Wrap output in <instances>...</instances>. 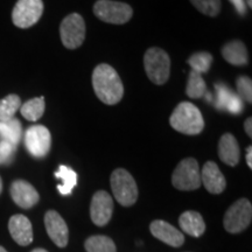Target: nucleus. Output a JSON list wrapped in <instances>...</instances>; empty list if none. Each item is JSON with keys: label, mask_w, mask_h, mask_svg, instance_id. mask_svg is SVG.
I'll return each mask as SVG.
<instances>
[{"label": "nucleus", "mask_w": 252, "mask_h": 252, "mask_svg": "<svg viewBox=\"0 0 252 252\" xmlns=\"http://www.w3.org/2000/svg\"><path fill=\"white\" fill-rule=\"evenodd\" d=\"M225 110L228 112L232 113V115H239V113H242V111H243V102H242V99L239 98L237 94H234L231 99L229 100Z\"/></svg>", "instance_id": "nucleus-31"}, {"label": "nucleus", "mask_w": 252, "mask_h": 252, "mask_svg": "<svg viewBox=\"0 0 252 252\" xmlns=\"http://www.w3.org/2000/svg\"><path fill=\"white\" fill-rule=\"evenodd\" d=\"M172 184L179 190H195L200 187V166L194 158H186L179 162L172 174Z\"/></svg>", "instance_id": "nucleus-5"}, {"label": "nucleus", "mask_w": 252, "mask_h": 252, "mask_svg": "<svg viewBox=\"0 0 252 252\" xmlns=\"http://www.w3.org/2000/svg\"><path fill=\"white\" fill-rule=\"evenodd\" d=\"M198 12L208 17H216L220 11V0H190Z\"/></svg>", "instance_id": "nucleus-27"}, {"label": "nucleus", "mask_w": 252, "mask_h": 252, "mask_svg": "<svg viewBox=\"0 0 252 252\" xmlns=\"http://www.w3.org/2000/svg\"><path fill=\"white\" fill-rule=\"evenodd\" d=\"M17 146L7 143V141H0V165H7L13 160Z\"/></svg>", "instance_id": "nucleus-30"}, {"label": "nucleus", "mask_w": 252, "mask_h": 252, "mask_svg": "<svg viewBox=\"0 0 252 252\" xmlns=\"http://www.w3.org/2000/svg\"><path fill=\"white\" fill-rule=\"evenodd\" d=\"M31 252H48V251L45 250V249H34V250Z\"/></svg>", "instance_id": "nucleus-35"}, {"label": "nucleus", "mask_w": 252, "mask_h": 252, "mask_svg": "<svg viewBox=\"0 0 252 252\" xmlns=\"http://www.w3.org/2000/svg\"><path fill=\"white\" fill-rule=\"evenodd\" d=\"M11 196L15 204L24 209H30L39 202L40 196L36 189L30 182L25 180H15L11 186Z\"/></svg>", "instance_id": "nucleus-13"}, {"label": "nucleus", "mask_w": 252, "mask_h": 252, "mask_svg": "<svg viewBox=\"0 0 252 252\" xmlns=\"http://www.w3.org/2000/svg\"><path fill=\"white\" fill-rule=\"evenodd\" d=\"M113 201L111 195L104 190L94 193L91 200L90 216L93 222L98 226L108 224L112 217Z\"/></svg>", "instance_id": "nucleus-11"}, {"label": "nucleus", "mask_w": 252, "mask_h": 252, "mask_svg": "<svg viewBox=\"0 0 252 252\" xmlns=\"http://www.w3.org/2000/svg\"><path fill=\"white\" fill-rule=\"evenodd\" d=\"M25 146L34 158H45L52 147V135L46 126L33 125L25 133Z\"/></svg>", "instance_id": "nucleus-9"}, {"label": "nucleus", "mask_w": 252, "mask_h": 252, "mask_svg": "<svg viewBox=\"0 0 252 252\" xmlns=\"http://www.w3.org/2000/svg\"><path fill=\"white\" fill-rule=\"evenodd\" d=\"M169 123L175 131L188 135L200 134L204 128L202 113L189 102H182L176 106L169 118Z\"/></svg>", "instance_id": "nucleus-2"}, {"label": "nucleus", "mask_w": 252, "mask_h": 252, "mask_svg": "<svg viewBox=\"0 0 252 252\" xmlns=\"http://www.w3.org/2000/svg\"><path fill=\"white\" fill-rule=\"evenodd\" d=\"M87 252H116V245L115 242L108 236L96 235L91 236L86 241Z\"/></svg>", "instance_id": "nucleus-23"}, {"label": "nucleus", "mask_w": 252, "mask_h": 252, "mask_svg": "<svg viewBox=\"0 0 252 252\" xmlns=\"http://www.w3.org/2000/svg\"><path fill=\"white\" fill-rule=\"evenodd\" d=\"M23 137V126L18 119L12 118L9 121L0 122V138L1 140L18 146Z\"/></svg>", "instance_id": "nucleus-20"}, {"label": "nucleus", "mask_w": 252, "mask_h": 252, "mask_svg": "<svg viewBox=\"0 0 252 252\" xmlns=\"http://www.w3.org/2000/svg\"><path fill=\"white\" fill-rule=\"evenodd\" d=\"M45 226L49 238L59 248L67 247L69 239V230L67 223L55 210H49L45 215Z\"/></svg>", "instance_id": "nucleus-12"}, {"label": "nucleus", "mask_w": 252, "mask_h": 252, "mask_svg": "<svg viewBox=\"0 0 252 252\" xmlns=\"http://www.w3.org/2000/svg\"><path fill=\"white\" fill-rule=\"evenodd\" d=\"M60 36L63 46L68 49H76L86 39V23L82 15L71 13L60 25Z\"/></svg>", "instance_id": "nucleus-7"}, {"label": "nucleus", "mask_w": 252, "mask_h": 252, "mask_svg": "<svg viewBox=\"0 0 252 252\" xmlns=\"http://www.w3.org/2000/svg\"><path fill=\"white\" fill-rule=\"evenodd\" d=\"M237 86V96L241 99H244L249 104L252 103V82L251 78L247 76H239L236 82Z\"/></svg>", "instance_id": "nucleus-29"}, {"label": "nucleus", "mask_w": 252, "mask_h": 252, "mask_svg": "<svg viewBox=\"0 0 252 252\" xmlns=\"http://www.w3.org/2000/svg\"><path fill=\"white\" fill-rule=\"evenodd\" d=\"M8 230L12 238L21 247H26L33 242V228L31 220L25 215H14L9 219Z\"/></svg>", "instance_id": "nucleus-15"}, {"label": "nucleus", "mask_w": 252, "mask_h": 252, "mask_svg": "<svg viewBox=\"0 0 252 252\" xmlns=\"http://www.w3.org/2000/svg\"><path fill=\"white\" fill-rule=\"evenodd\" d=\"M230 1H231V4L235 6L236 11H237L239 14H245V12H247V6H245L244 0H230Z\"/></svg>", "instance_id": "nucleus-32"}, {"label": "nucleus", "mask_w": 252, "mask_h": 252, "mask_svg": "<svg viewBox=\"0 0 252 252\" xmlns=\"http://www.w3.org/2000/svg\"><path fill=\"white\" fill-rule=\"evenodd\" d=\"M215 93L216 97L214 99V104H215V108L217 110H225L226 105H228L229 100L231 99L232 93L228 87H225L224 84H215Z\"/></svg>", "instance_id": "nucleus-28"}, {"label": "nucleus", "mask_w": 252, "mask_h": 252, "mask_svg": "<svg viewBox=\"0 0 252 252\" xmlns=\"http://www.w3.org/2000/svg\"><path fill=\"white\" fill-rule=\"evenodd\" d=\"M93 87L98 99L108 105L119 103L124 96V86L111 65L102 63L93 72Z\"/></svg>", "instance_id": "nucleus-1"}, {"label": "nucleus", "mask_w": 252, "mask_h": 252, "mask_svg": "<svg viewBox=\"0 0 252 252\" xmlns=\"http://www.w3.org/2000/svg\"><path fill=\"white\" fill-rule=\"evenodd\" d=\"M42 13V0H18L12 12V21L19 28H30L40 20Z\"/></svg>", "instance_id": "nucleus-10"}, {"label": "nucleus", "mask_w": 252, "mask_h": 252, "mask_svg": "<svg viewBox=\"0 0 252 252\" xmlns=\"http://www.w3.org/2000/svg\"><path fill=\"white\" fill-rule=\"evenodd\" d=\"M20 106L21 99L18 94H12L0 99V122H6L13 118Z\"/></svg>", "instance_id": "nucleus-25"}, {"label": "nucleus", "mask_w": 252, "mask_h": 252, "mask_svg": "<svg viewBox=\"0 0 252 252\" xmlns=\"http://www.w3.org/2000/svg\"><path fill=\"white\" fill-rule=\"evenodd\" d=\"M1 191H2V180L1 178H0V194H1Z\"/></svg>", "instance_id": "nucleus-36"}, {"label": "nucleus", "mask_w": 252, "mask_h": 252, "mask_svg": "<svg viewBox=\"0 0 252 252\" xmlns=\"http://www.w3.org/2000/svg\"><path fill=\"white\" fill-rule=\"evenodd\" d=\"M207 93V86L206 82L201 76V74L198 72L191 70L189 72V77H188V83H187V88H186V94L189 98H201L203 97Z\"/></svg>", "instance_id": "nucleus-24"}, {"label": "nucleus", "mask_w": 252, "mask_h": 252, "mask_svg": "<svg viewBox=\"0 0 252 252\" xmlns=\"http://www.w3.org/2000/svg\"><path fill=\"white\" fill-rule=\"evenodd\" d=\"M55 178L60 179L62 181V184L58 186V190L63 196L70 195L72 189L76 187L77 185L76 172L74 169H71L70 167H67L64 165L59 166V169L55 172Z\"/></svg>", "instance_id": "nucleus-21"}, {"label": "nucleus", "mask_w": 252, "mask_h": 252, "mask_svg": "<svg viewBox=\"0 0 252 252\" xmlns=\"http://www.w3.org/2000/svg\"><path fill=\"white\" fill-rule=\"evenodd\" d=\"M220 159L226 165L234 167L239 161V146L232 134L225 133L220 137L219 143Z\"/></svg>", "instance_id": "nucleus-17"}, {"label": "nucleus", "mask_w": 252, "mask_h": 252, "mask_svg": "<svg viewBox=\"0 0 252 252\" xmlns=\"http://www.w3.org/2000/svg\"><path fill=\"white\" fill-rule=\"evenodd\" d=\"M247 163L250 168H252V147L251 146H249L247 149Z\"/></svg>", "instance_id": "nucleus-34"}, {"label": "nucleus", "mask_w": 252, "mask_h": 252, "mask_svg": "<svg viewBox=\"0 0 252 252\" xmlns=\"http://www.w3.org/2000/svg\"><path fill=\"white\" fill-rule=\"evenodd\" d=\"M213 56L207 52L195 53L189 58L188 63L191 67V70L198 72V74H204L212 67Z\"/></svg>", "instance_id": "nucleus-26"}, {"label": "nucleus", "mask_w": 252, "mask_h": 252, "mask_svg": "<svg viewBox=\"0 0 252 252\" xmlns=\"http://www.w3.org/2000/svg\"><path fill=\"white\" fill-rule=\"evenodd\" d=\"M201 181L207 190L212 194H220L226 187L224 175L214 161L204 163L202 172H201Z\"/></svg>", "instance_id": "nucleus-16"}, {"label": "nucleus", "mask_w": 252, "mask_h": 252, "mask_svg": "<svg viewBox=\"0 0 252 252\" xmlns=\"http://www.w3.org/2000/svg\"><path fill=\"white\" fill-rule=\"evenodd\" d=\"M0 252H7L5 250V248H2V247H0Z\"/></svg>", "instance_id": "nucleus-38"}, {"label": "nucleus", "mask_w": 252, "mask_h": 252, "mask_svg": "<svg viewBox=\"0 0 252 252\" xmlns=\"http://www.w3.org/2000/svg\"><path fill=\"white\" fill-rule=\"evenodd\" d=\"M150 230L154 237L173 248H179L185 243L184 234L165 220H153L150 225Z\"/></svg>", "instance_id": "nucleus-14"}, {"label": "nucleus", "mask_w": 252, "mask_h": 252, "mask_svg": "<svg viewBox=\"0 0 252 252\" xmlns=\"http://www.w3.org/2000/svg\"><path fill=\"white\" fill-rule=\"evenodd\" d=\"M247 2H248V5H249V7H252V2H251V0H247Z\"/></svg>", "instance_id": "nucleus-37"}, {"label": "nucleus", "mask_w": 252, "mask_h": 252, "mask_svg": "<svg viewBox=\"0 0 252 252\" xmlns=\"http://www.w3.org/2000/svg\"><path fill=\"white\" fill-rule=\"evenodd\" d=\"M94 13L99 20L113 25L126 24L133 15L130 5L112 0H98L94 5Z\"/></svg>", "instance_id": "nucleus-6"}, {"label": "nucleus", "mask_w": 252, "mask_h": 252, "mask_svg": "<svg viewBox=\"0 0 252 252\" xmlns=\"http://www.w3.org/2000/svg\"><path fill=\"white\" fill-rule=\"evenodd\" d=\"M45 98L43 97H36V98L27 100L20 106V112L27 121L36 122L45 113Z\"/></svg>", "instance_id": "nucleus-22"}, {"label": "nucleus", "mask_w": 252, "mask_h": 252, "mask_svg": "<svg viewBox=\"0 0 252 252\" xmlns=\"http://www.w3.org/2000/svg\"><path fill=\"white\" fill-rule=\"evenodd\" d=\"M222 55L226 62L232 65H237V67L248 64L249 62L247 47L239 40H234L225 43L222 48Z\"/></svg>", "instance_id": "nucleus-19"}, {"label": "nucleus", "mask_w": 252, "mask_h": 252, "mask_svg": "<svg viewBox=\"0 0 252 252\" xmlns=\"http://www.w3.org/2000/svg\"><path fill=\"white\" fill-rule=\"evenodd\" d=\"M111 188L116 200L124 207H130L138 198V187L133 176L126 169L118 168L111 174Z\"/></svg>", "instance_id": "nucleus-4"}, {"label": "nucleus", "mask_w": 252, "mask_h": 252, "mask_svg": "<svg viewBox=\"0 0 252 252\" xmlns=\"http://www.w3.org/2000/svg\"><path fill=\"white\" fill-rule=\"evenodd\" d=\"M252 119L251 118H248L247 121L244 123V130L247 132V134L249 137H251L252 135Z\"/></svg>", "instance_id": "nucleus-33"}, {"label": "nucleus", "mask_w": 252, "mask_h": 252, "mask_svg": "<svg viewBox=\"0 0 252 252\" xmlns=\"http://www.w3.org/2000/svg\"><path fill=\"white\" fill-rule=\"evenodd\" d=\"M179 224L182 231L193 237H201L206 231V223L201 214L193 210L185 212L179 219Z\"/></svg>", "instance_id": "nucleus-18"}, {"label": "nucleus", "mask_w": 252, "mask_h": 252, "mask_svg": "<svg viewBox=\"0 0 252 252\" xmlns=\"http://www.w3.org/2000/svg\"><path fill=\"white\" fill-rule=\"evenodd\" d=\"M144 67L151 82L161 86L168 81L171 75V59L165 50L154 47L145 53Z\"/></svg>", "instance_id": "nucleus-3"}, {"label": "nucleus", "mask_w": 252, "mask_h": 252, "mask_svg": "<svg viewBox=\"0 0 252 252\" xmlns=\"http://www.w3.org/2000/svg\"><path fill=\"white\" fill-rule=\"evenodd\" d=\"M252 220V206L247 198H241L236 201L226 210L223 224L230 234H238L250 225Z\"/></svg>", "instance_id": "nucleus-8"}]
</instances>
